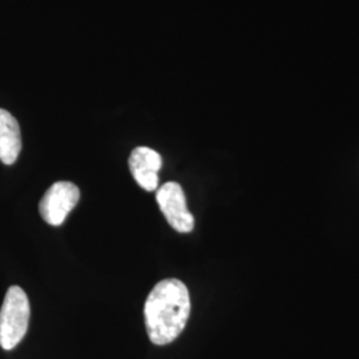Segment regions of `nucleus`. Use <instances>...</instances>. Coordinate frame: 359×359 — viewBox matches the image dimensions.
<instances>
[{
  "mask_svg": "<svg viewBox=\"0 0 359 359\" xmlns=\"http://www.w3.org/2000/svg\"><path fill=\"white\" fill-rule=\"evenodd\" d=\"M29 301L25 290L11 286L0 309V346L13 350L25 338L29 323Z\"/></svg>",
  "mask_w": 359,
  "mask_h": 359,
  "instance_id": "f03ea898",
  "label": "nucleus"
},
{
  "mask_svg": "<svg viewBox=\"0 0 359 359\" xmlns=\"http://www.w3.org/2000/svg\"><path fill=\"white\" fill-rule=\"evenodd\" d=\"M129 169L136 182L147 192L158 188V172L163 167V158L158 152L148 147H137L129 156Z\"/></svg>",
  "mask_w": 359,
  "mask_h": 359,
  "instance_id": "39448f33",
  "label": "nucleus"
},
{
  "mask_svg": "<svg viewBox=\"0 0 359 359\" xmlns=\"http://www.w3.org/2000/svg\"><path fill=\"white\" fill-rule=\"evenodd\" d=\"M191 316V295L177 278L160 281L148 295L144 317L151 342L157 346L172 344L187 326Z\"/></svg>",
  "mask_w": 359,
  "mask_h": 359,
  "instance_id": "f257e3e1",
  "label": "nucleus"
},
{
  "mask_svg": "<svg viewBox=\"0 0 359 359\" xmlns=\"http://www.w3.org/2000/svg\"><path fill=\"white\" fill-rule=\"evenodd\" d=\"M22 151V133L16 118L0 108V161L13 165Z\"/></svg>",
  "mask_w": 359,
  "mask_h": 359,
  "instance_id": "423d86ee",
  "label": "nucleus"
},
{
  "mask_svg": "<svg viewBox=\"0 0 359 359\" xmlns=\"http://www.w3.org/2000/svg\"><path fill=\"white\" fill-rule=\"evenodd\" d=\"M156 200L169 225L179 233H191L194 228V218L187 205L185 193L179 182H165L157 193Z\"/></svg>",
  "mask_w": 359,
  "mask_h": 359,
  "instance_id": "20e7f679",
  "label": "nucleus"
},
{
  "mask_svg": "<svg viewBox=\"0 0 359 359\" xmlns=\"http://www.w3.org/2000/svg\"><path fill=\"white\" fill-rule=\"evenodd\" d=\"M80 200V191L74 182L57 181L44 193L39 204L43 219L52 226H60Z\"/></svg>",
  "mask_w": 359,
  "mask_h": 359,
  "instance_id": "7ed1b4c3",
  "label": "nucleus"
}]
</instances>
